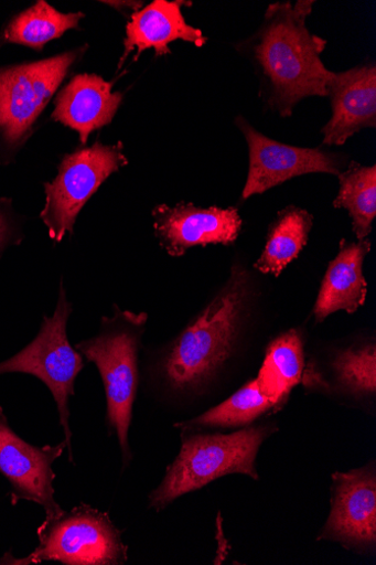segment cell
I'll list each match as a JSON object with an SVG mask.
<instances>
[{
	"mask_svg": "<svg viewBox=\"0 0 376 565\" xmlns=\"http://www.w3.org/2000/svg\"><path fill=\"white\" fill-rule=\"evenodd\" d=\"M313 4L299 0L296 6H271L250 41L268 105L282 117H290L298 103L307 97L329 96L334 76L321 61L326 41L307 28Z\"/></svg>",
	"mask_w": 376,
	"mask_h": 565,
	"instance_id": "6da1fadb",
	"label": "cell"
},
{
	"mask_svg": "<svg viewBox=\"0 0 376 565\" xmlns=\"http://www.w3.org/2000/svg\"><path fill=\"white\" fill-rule=\"evenodd\" d=\"M246 297V274L236 269L227 286L173 343L164 371L174 390H196L224 365L234 349Z\"/></svg>",
	"mask_w": 376,
	"mask_h": 565,
	"instance_id": "7a4b0ae2",
	"label": "cell"
},
{
	"mask_svg": "<svg viewBox=\"0 0 376 565\" xmlns=\"http://www.w3.org/2000/svg\"><path fill=\"white\" fill-rule=\"evenodd\" d=\"M271 434L270 427H250L230 435H184L180 455L150 494V507L164 510L178 498L229 475L257 480V452Z\"/></svg>",
	"mask_w": 376,
	"mask_h": 565,
	"instance_id": "3957f363",
	"label": "cell"
},
{
	"mask_svg": "<svg viewBox=\"0 0 376 565\" xmlns=\"http://www.w3.org/2000/svg\"><path fill=\"white\" fill-rule=\"evenodd\" d=\"M146 315L121 312L101 319L99 333L76 344L94 363L104 383L107 423L118 435L125 463L130 459L129 429L138 388V348Z\"/></svg>",
	"mask_w": 376,
	"mask_h": 565,
	"instance_id": "277c9868",
	"label": "cell"
},
{
	"mask_svg": "<svg viewBox=\"0 0 376 565\" xmlns=\"http://www.w3.org/2000/svg\"><path fill=\"white\" fill-rule=\"evenodd\" d=\"M39 545L25 558L7 554L4 564H40L55 561L71 565H116L128 559V547L109 513L82 503L37 529Z\"/></svg>",
	"mask_w": 376,
	"mask_h": 565,
	"instance_id": "5b68a950",
	"label": "cell"
},
{
	"mask_svg": "<svg viewBox=\"0 0 376 565\" xmlns=\"http://www.w3.org/2000/svg\"><path fill=\"white\" fill-rule=\"evenodd\" d=\"M73 313L64 284L55 315L44 317L36 338L22 351L0 363V376L6 374H28L39 379L47 386L55 398L61 417V425L69 449V460L74 461L69 426V398L75 394V382L85 364L83 355L69 343L67 323Z\"/></svg>",
	"mask_w": 376,
	"mask_h": 565,
	"instance_id": "8992f818",
	"label": "cell"
},
{
	"mask_svg": "<svg viewBox=\"0 0 376 565\" xmlns=\"http://www.w3.org/2000/svg\"><path fill=\"white\" fill-rule=\"evenodd\" d=\"M127 164L121 142L105 146L97 141L66 156L57 178L44 183L45 204L40 217L50 238L58 244L67 234L73 235L84 205L107 179Z\"/></svg>",
	"mask_w": 376,
	"mask_h": 565,
	"instance_id": "52a82bcc",
	"label": "cell"
},
{
	"mask_svg": "<svg viewBox=\"0 0 376 565\" xmlns=\"http://www.w3.org/2000/svg\"><path fill=\"white\" fill-rule=\"evenodd\" d=\"M76 57V53H67L0 70V136L6 142L18 146L29 137Z\"/></svg>",
	"mask_w": 376,
	"mask_h": 565,
	"instance_id": "ba28073f",
	"label": "cell"
},
{
	"mask_svg": "<svg viewBox=\"0 0 376 565\" xmlns=\"http://www.w3.org/2000/svg\"><path fill=\"white\" fill-rule=\"evenodd\" d=\"M66 441L57 446H33L14 433L0 406V473L11 486V502L32 501L45 510V519L57 518L64 510L55 499L56 473L52 466L63 455Z\"/></svg>",
	"mask_w": 376,
	"mask_h": 565,
	"instance_id": "9c48e42d",
	"label": "cell"
},
{
	"mask_svg": "<svg viewBox=\"0 0 376 565\" xmlns=\"http://www.w3.org/2000/svg\"><path fill=\"white\" fill-rule=\"evenodd\" d=\"M237 127L249 149V172L243 199L261 194L279 184L309 173L341 174V160L319 148H301L279 142L257 131L238 117Z\"/></svg>",
	"mask_w": 376,
	"mask_h": 565,
	"instance_id": "30bf717a",
	"label": "cell"
},
{
	"mask_svg": "<svg viewBox=\"0 0 376 565\" xmlns=\"http://www.w3.org/2000/svg\"><path fill=\"white\" fill-rule=\"evenodd\" d=\"M330 519L319 540L368 551L376 544V477L373 468L333 475Z\"/></svg>",
	"mask_w": 376,
	"mask_h": 565,
	"instance_id": "8fae6325",
	"label": "cell"
},
{
	"mask_svg": "<svg viewBox=\"0 0 376 565\" xmlns=\"http://www.w3.org/2000/svg\"><path fill=\"white\" fill-rule=\"evenodd\" d=\"M152 216L154 234L161 247L174 258L194 246L230 245L238 238L243 226L236 209H200L185 202L173 209L160 204Z\"/></svg>",
	"mask_w": 376,
	"mask_h": 565,
	"instance_id": "7c38bea8",
	"label": "cell"
},
{
	"mask_svg": "<svg viewBox=\"0 0 376 565\" xmlns=\"http://www.w3.org/2000/svg\"><path fill=\"white\" fill-rule=\"evenodd\" d=\"M333 115L322 128L324 143L342 146L365 128L376 126V68L374 64L334 73L329 87Z\"/></svg>",
	"mask_w": 376,
	"mask_h": 565,
	"instance_id": "4fadbf2b",
	"label": "cell"
},
{
	"mask_svg": "<svg viewBox=\"0 0 376 565\" xmlns=\"http://www.w3.org/2000/svg\"><path fill=\"white\" fill-rule=\"evenodd\" d=\"M122 98L101 77L77 75L58 95L52 118L76 130L86 143L93 131L112 122Z\"/></svg>",
	"mask_w": 376,
	"mask_h": 565,
	"instance_id": "5bb4252c",
	"label": "cell"
},
{
	"mask_svg": "<svg viewBox=\"0 0 376 565\" xmlns=\"http://www.w3.org/2000/svg\"><path fill=\"white\" fill-rule=\"evenodd\" d=\"M183 3L168 2V0H154L151 4L136 12L127 25L125 39L123 62L137 50L136 60L144 50L153 49L155 57L166 56L172 53L170 43L183 40L203 46L207 39L201 30L189 25L182 13Z\"/></svg>",
	"mask_w": 376,
	"mask_h": 565,
	"instance_id": "9a60e30c",
	"label": "cell"
},
{
	"mask_svg": "<svg viewBox=\"0 0 376 565\" xmlns=\"http://www.w3.org/2000/svg\"><path fill=\"white\" fill-rule=\"evenodd\" d=\"M369 250L368 239L358 243L342 242L340 253L322 281L314 306L318 323L339 311L355 313L364 303L367 284L363 275V264Z\"/></svg>",
	"mask_w": 376,
	"mask_h": 565,
	"instance_id": "2e32d148",
	"label": "cell"
},
{
	"mask_svg": "<svg viewBox=\"0 0 376 565\" xmlns=\"http://www.w3.org/2000/svg\"><path fill=\"white\" fill-rule=\"evenodd\" d=\"M312 221L307 211L297 207L282 211L268 231L265 249L254 267L279 277L307 245Z\"/></svg>",
	"mask_w": 376,
	"mask_h": 565,
	"instance_id": "e0dca14e",
	"label": "cell"
},
{
	"mask_svg": "<svg viewBox=\"0 0 376 565\" xmlns=\"http://www.w3.org/2000/svg\"><path fill=\"white\" fill-rule=\"evenodd\" d=\"M304 367L303 347L297 331H290L268 348L256 379L259 388L278 404L300 382Z\"/></svg>",
	"mask_w": 376,
	"mask_h": 565,
	"instance_id": "ac0fdd59",
	"label": "cell"
},
{
	"mask_svg": "<svg viewBox=\"0 0 376 565\" xmlns=\"http://www.w3.org/2000/svg\"><path fill=\"white\" fill-rule=\"evenodd\" d=\"M83 18V13H61L41 0L8 25L0 35V44L17 43L41 51L47 42L78 29Z\"/></svg>",
	"mask_w": 376,
	"mask_h": 565,
	"instance_id": "d6986e66",
	"label": "cell"
},
{
	"mask_svg": "<svg viewBox=\"0 0 376 565\" xmlns=\"http://www.w3.org/2000/svg\"><path fill=\"white\" fill-rule=\"evenodd\" d=\"M339 178L341 188L334 207L346 210L356 237L366 239L376 216V167L353 162Z\"/></svg>",
	"mask_w": 376,
	"mask_h": 565,
	"instance_id": "ffe728a7",
	"label": "cell"
},
{
	"mask_svg": "<svg viewBox=\"0 0 376 565\" xmlns=\"http://www.w3.org/2000/svg\"><path fill=\"white\" fill-rule=\"evenodd\" d=\"M277 404L272 397L261 392L257 380H254L221 405L191 422L175 426L183 430L243 427Z\"/></svg>",
	"mask_w": 376,
	"mask_h": 565,
	"instance_id": "44dd1931",
	"label": "cell"
},
{
	"mask_svg": "<svg viewBox=\"0 0 376 565\" xmlns=\"http://www.w3.org/2000/svg\"><path fill=\"white\" fill-rule=\"evenodd\" d=\"M339 383L356 395L376 391V349L368 344L342 351L333 364Z\"/></svg>",
	"mask_w": 376,
	"mask_h": 565,
	"instance_id": "7402d4cb",
	"label": "cell"
},
{
	"mask_svg": "<svg viewBox=\"0 0 376 565\" xmlns=\"http://www.w3.org/2000/svg\"><path fill=\"white\" fill-rule=\"evenodd\" d=\"M12 235V224L4 203H0V253L10 242Z\"/></svg>",
	"mask_w": 376,
	"mask_h": 565,
	"instance_id": "603a6c76",
	"label": "cell"
}]
</instances>
